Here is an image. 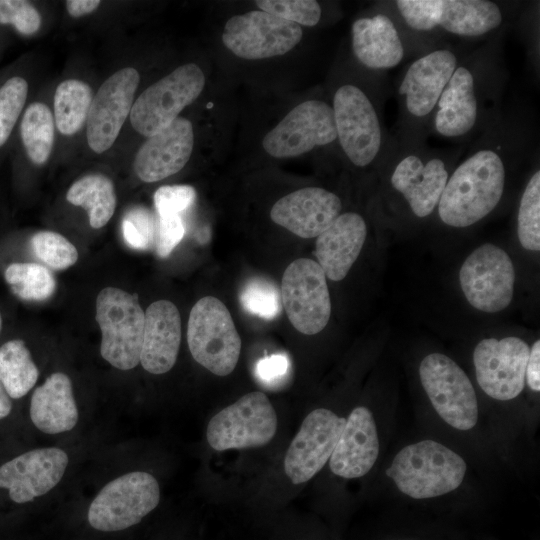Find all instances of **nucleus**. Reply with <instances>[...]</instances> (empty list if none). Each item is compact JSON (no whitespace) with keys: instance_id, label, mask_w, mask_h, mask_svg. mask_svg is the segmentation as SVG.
<instances>
[{"instance_id":"obj_14","label":"nucleus","mask_w":540,"mask_h":540,"mask_svg":"<svg viewBox=\"0 0 540 540\" xmlns=\"http://www.w3.org/2000/svg\"><path fill=\"white\" fill-rule=\"evenodd\" d=\"M205 83V75L195 63L177 67L134 101L129 115L133 128L147 138L166 128L199 97Z\"/></svg>"},{"instance_id":"obj_8","label":"nucleus","mask_w":540,"mask_h":540,"mask_svg":"<svg viewBox=\"0 0 540 540\" xmlns=\"http://www.w3.org/2000/svg\"><path fill=\"white\" fill-rule=\"evenodd\" d=\"M160 499V484L151 472L125 466L95 489L86 507V520L95 531L121 532L139 524Z\"/></svg>"},{"instance_id":"obj_42","label":"nucleus","mask_w":540,"mask_h":540,"mask_svg":"<svg viewBox=\"0 0 540 540\" xmlns=\"http://www.w3.org/2000/svg\"><path fill=\"white\" fill-rule=\"evenodd\" d=\"M185 234V227L180 215L159 216L156 236L158 256L168 257L180 243Z\"/></svg>"},{"instance_id":"obj_31","label":"nucleus","mask_w":540,"mask_h":540,"mask_svg":"<svg viewBox=\"0 0 540 540\" xmlns=\"http://www.w3.org/2000/svg\"><path fill=\"white\" fill-rule=\"evenodd\" d=\"M93 99L91 87L81 80L61 82L54 94V121L63 135L77 133L87 121Z\"/></svg>"},{"instance_id":"obj_5","label":"nucleus","mask_w":540,"mask_h":540,"mask_svg":"<svg viewBox=\"0 0 540 540\" xmlns=\"http://www.w3.org/2000/svg\"><path fill=\"white\" fill-rule=\"evenodd\" d=\"M86 443L26 446L0 457V507L22 508L57 496L87 455Z\"/></svg>"},{"instance_id":"obj_41","label":"nucleus","mask_w":540,"mask_h":540,"mask_svg":"<svg viewBox=\"0 0 540 540\" xmlns=\"http://www.w3.org/2000/svg\"><path fill=\"white\" fill-rule=\"evenodd\" d=\"M196 198V191L190 185H166L154 193V205L159 216L180 215L189 208Z\"/></svg>"},{"instance_id":"obj_13","label":"nucleus","mask_w":540,"mask_h":540,"mask_svg":"<svg viewBox=\"0 0 540 540\" xmlns=\"http://www.w3.org/2000/svg\"><path fill=\"white\" fill-rule=\"evenodd\" d=\"M351 49L361 69L379 75L422 54L383 1L354 20Z\"/></svg>"},{"instance_id":"obj_21","label":"nucleus","mask_w":540,"mask_h":540,"mask_svg":"<svg viewBox=\"0 0 540 540\" xmlns=\"http://www.w3.org/2000/svg\"><path fill=\"white\" fill-rule=\"evenodd\" d=\"M528 344L519 337L481 340L473 351L476 380L486 395L498 401L518 397L525 386Z\"/></svg>"},{"instance_id":"obj_4","label":"nucleus","mask_w":540,"mask_h":540,"mask_svg":"<svg viewBox=\"0 0 540 540\" xmlns=\"http://www.w3.org/2000/svg\"><path fill=\"white\" fill-rule=\"evenodd\" d=\"M384 75L365 72L360 80L340 82L332 94L337 143L347 161L357 169L377 171L396 144L385 124Z\"/></svg>"},{"instance_id":"obj_27","label":"nucleus","mask_w":540,"mask_h":540,"mask_svg":"<svg viewBox=\"0 0 540 540\" xmlns=\"http://www.w3.org/2000/svg\"><path fill=\"white\" fill-rule=\"evenodd\" d=\"M181 344V318L169 300H158L145 311L140 365L153 375L170 371Z\"/></svg>"},{"instance_id":"obj_20","label":"nucleus","mask_w":540,"mask_h":540,"mask_svg":"<svg viewBox=\"0 0 540 540\" xmlns=\"http://www.w3.org/2000/svg\"><path fill=\"white\" fill-rule=\"evenodd\" d=\"M302 37L301 26L261 10L232 16L225 23L222 32L225 47L246 60L284 55L292 50Z\"/></svg>"},{"instance_id":"obj_33","label":"nucleus","mask_w":540,"mask_h":540,"mask_svg":"<svg viewBox=\"0 0 540 540\" xmlns=\"http://www.w3.org/2000/svg\"><path fill=\"white\" fill-rule=\"evenodd\" d=\"M517 235L523 248L540 250V169L538 162L526 181L517 211Z\"/></svg>"},{"instance_id":"obj_44","label":"nucleus","mask_w":540,"mask_h":540,"mask_svg":"<svg viewBox=\"0 0 540 540\" xmlns=\"http://www.w3.org/2000/svg\"><path fill=\"white\" fill-rule=\"evenodd\" d=\"M525 383L533 392L540 391V341L536 340L529 349Z\"/></svg>"},{"instance_id":"obj_12","label":"nucleus","mask_w":540,"mask_h":540,"mask_svg":"<svg viewBox=\"0 0 540 540\" xmlns=\"http://www.w3.org/2000/svg\"><path fill=\"white\" fill-rule=\"evenodd\" d=\"M187 343L194 360L217 376L229 375L238 363L241 339L229 310L216 297H203L192 307Z\"/></svg>"},{"instance_id":"obj_23","label":"nucleus","mask_w":540,"mask_h":540,"mask_svg":"<svg viewBox=\"0 0 540 540\" xmlns=\"http://www.w3.org/2000/svg\"><path fill=\"white\" fill-rule=\"evenodd\" d=\"M139 82L140 75L135 68H122L108 77L93 97L86 136L95 153L101 154L114 144L130 115Z\"/></svg>"},{"instance_id":"obj_29","label":"nucleus","mask_w":540,"mask_h":540,"mask_svg":"<svg viewBox=\"0 0 540 540\" xmlns=\"http://www.w3.org/2000/svg\"><path fill=\"white\" fill-rule=\"evenodd\" d=\"M39 378V367L24 340L11 339L0 345V380L15 403L23 407L21 402L30 395Z\"/></svg>"},{"instance_id":"obj_45","label":"nucleus","mask_w":540,"mask_h":540,"mask_svg":"<svg viewBox=\"0 0 540 540\" xmlns=\"http://www.w3.org/2000/svg\"><path fill=\"white\" fill-rule=\"evenodd\" d=\"M99 5V0H69L66 9L71 16L81 17L92 13Z\"/></svg>"},{"instance_id":"obj_38","label":"nucleus","mask_w":540,"mask_h":540,"mask_svg":"<svg viewBox=\"0 0 540 540\" xmlns=\"http://www.w3.org/2000/svg\"><path fill=\"white\" fill-rule=\"evenodd\" d=\"M255 4L261 11L306 27L318 25L323 12L315 0H258Z\"/></svg>"},{"instance_id":"obj_18","label":"nucleus","mask_w":540,"mask_h":540,"mask_svg":"<svg viewBox=\"0 0 540 540\" xmlns=\"http://www.w3.org/2000/svg\"><path fill=\"white\" fill-rule=\"evenodd\" d=\"M280 292L282 306L297 331L314 335L326 327L331 300L326 275L316 261L299 258L291 262L283 273Z\"/></svg>"},{"instance_id":"obj_28","label":"nucleus","mask_w":540,"mask_h":540,"mask_svg":"<svg viewBox=\"0 0 540 540\" xmlns=\"http://www.w3.org/2000/svg\"><path fill=\"white\" fill-rule=\"evenodd\" d=\"M367 237V224L357 212L341 213L316 239L315 256L332 281L346 277Z\"/></svg>"},{"instance_id":"obj_2","label":"nucleus","mask_w":540,"mask_h":540,"mask_svg":"<svg viewBox=\"0 0 540 540\" xmlns=\"http://www.w3.org/2000/svg\"><path fill=\"white\" fill-rule=\"evenodd\" d=\"M504 36L501 31L464 55L440 97L429 136L469 145L500 118L507 81Z\"/></svg>"},{"instance_id":"obj_22","label":"nucleus","mask_w":540,"mask_h":540,"mask_svg":"<svg viewBox=\"0 0 540 540\" xmlns=\"http://www.w3.org/2000/svg\"><path fill=\"white\" fill-rule=\"evenodd\" d=\"M346 418L327 408H317L303 420L284 459V470L293 484L312 479L329 461Z\"/></svg>"},{"instance_id":"obj_24","label":"nucleus","mask_w":540,"mask_h":540,"mask_svg":"<svg viewBox=\"0 0 540 540\" xmlns=\"http://www.w3.org/2000/svg\"><path fill=\"white\" fill-rule=\"evenodd\" d=\"M342 200L322 187L293 191L272 206V221L301 238L318 237L342 213Z\"/></svg>"},{"instance_id":"obj_10","label":"nucleus","mask_w":540,"mask_h":540,"mask_svg":"<svg viewBox=\"0 0 540 540\" xmlns=\"http://www.w3.org/2000/svg\"><path fill=\"white\" fill-rule=\"evenodd\" d=\"M88 418L71 377L63 371H54L37 384L25 406L30 437L40 436L53 444L82 440L79 437Z\"/></svg>"},{"instance_id":"obj_16","label":"nucleus","mask_w":540,"mask_h":540,"mask_svg":"<svg viewBox=\"0 0 540 540\" xmlns=\"http://www.w3.org/2000/svg\"><path fill=\"white\" fill-rule=\"evenodd\" d=\"M277 425L268 397L253 391L214 415L207 425L206 438L216 451L257 448L273 439Z\"/></svg>"},{"instance_id":"obj_32","label":"nucleus","mask_w":540,"mask_h":540,"mask_svg":"<svg viewBox=\"0 0 540 540\" xmlns=\"http://www.w3.org/2000/svg\"><path fill=\"white\" fill-rule=\"evenodd\" d=\"M54 126V116L46 104L33 102L26 108L20 123V135L28 158L36 165H43L50 157Z\"/></svg>"},{"instance_id":"obj_34","label":"nucleus","mask_w":540,"mask_h":540,"mask_svg":"<svg viewBox=\"0 0 540 540\" xmlns=\"http://www.w3.org/2000/svg\"><path fill=\"white\" fill-rule=\"evenodd\" d=\"M4 277L13 292L25 300H46L53 295L56 288L51 272L38 263H12L6 268Z\"/></svg>"},{"instance_id":"obj_39","label":"nucleus","mask_w":540,"mask_h":540,"mask_svg":"<svg viewBox=\"0 0 540 540\" xmlns=\"http://www.w3.org/2000/svg\"><path fill=\"white\" fill-rule=\"evenodd\" d=\"M0 24L13 25L20 34L32 35L41 26V16L28 1L0 0Z\"/></svg>"},{"instance_id":"obj_17","label":"nucleus","mask_w":540,"mask_h":540,"mask_svg":"<svg viewBox=\"0 0 540 540\" xmlns=\"http://www.w3.org/2000/svg\"><path fill=\"white\" fill-rule=\"evenodd\" d=\"M334 143L337 132L333 109L323 99L299 103L262 139L263 149L274 158L297 157Z\"/></svg>"},{"instance_id":"obj_26","label":"nucleus","mask_w":540,"mask_h":540,"mask_svg":"<svg viewBox=\"0 0 540 540\" xmlns=\"http://www.w3.org/2000/svg\"><path fill=\"white\" fill-rule=\"evenodd\" d=\"M376 421L365 406L355 407L348 417L329 459L331 472L344 479L365 476L379 456Z\"/></svg>"},{"instance_id":"obj_11","label":"nucleus","mask_w":540,"mask_h":540,"mask_svg":"<svg viewBox=\"0 0 540 540\" xmlns=\"http://www.w3.org/2000/svg\"><path fill=\"white\" fill-rule=\"evenodd\" d=\"M144 320L145 312L135 295L116 287H106L98 293L100 355L113 368L129 371L140 364Z\"/></svg>"},{"instance_id":"obj_43","label":"nucleus","mask_w":540,"mask_h":540,"mask_svg":"<svg viewBox=\"0 0 540 540\" xmlns=\"http://www.w3.org/2000/svg\"><path fill=\"white\" fill-rule=\"evenodd\" d=\"M289 361L287 356L273 354L258 361L256 375L264 382H275L287 373Z\"/></svg>"},{"instance_id":"obj_40","label":"nucleus","mask_w":540,"mask_h":540,"mask_svg":"<svg viewBox=\"0 0 540 540\" xmlns=\"http://www.w3.org/2000/svg\"><path fill=\"white\" fill-rule=\"evenodd\" d=\"M123 236L134 249H148L154 240L155 230L150 213L135 209L127 214L122 223Z\"/></svg>"},{"instance_id":"obj_19","label":"nucleus","mask_w":540,"mask_h":540,"mask_svg":"<svg viewBox=\"0 0 540 540\" xmlns=\"http://www.w3.org/2000/svg\"><path fill=\"white\" fill-rule=\"evenodd\" d=\"M459 281L470 305L483 312L496 313L507 308L512 301L514 266L502 248L486 243L465 259Z\"/></svg>"},{"instance_id":"obj_36","label":"nucleus","mask_w":540,"mask_h":540,"mask_svg":"<svg viewBox=\"0 0 540 540\" xmlns=\"http://www.w3.org/2000/svg\"><path fill=\"white\" fill-rule=\"evenodd\" d=\"M28 83L20 76L7 79L0 87V147L9 139L25 106Z\"/></svg>"},{"instance_id":"obj_6","label":"nucleus","mask_w":540,"mask_h":540,"mask_svg":"<svg viewBox=\"0 0 540 540\" xmlns=\"http://www.w3.org/2000/svg\"><path fill=\"white\" fill-rule=\"evenodd\" d=\"M467 147L432 148L427 142L396 140L378 171L408 213L426 219L436 211L449 175Z\"/></svg>"},{"instance_id":"obj_46","label":"nucleus","mask_w":540,"mask_h":540,"mask_svg":"<svg viewBox=\"0 0 540 540\" xmlns=\"http://www.w3.org/2000/svg\"><path fill=\"white\" fill-rule=\"evenodd\" d=\"M2 330V316H1V313H0V332Z\"/></svg>"},{"instance_id":"obj_1","label":"nucleus","mask_w":540,"mask_h":540,"mask_svg":"<svg viewBox=\"0 0 540 540\" xmlns=\"http://www.w3.org/2000/svg\"><path fill=\"white\" fill-rule=\"evenodd\" d=\"M536 134L526 103L504 106L500 118L468 145L451 171L436 209L439 221L467 228L494 212L512 173L536 153Z\"/></svg>"},{"instance_id":"obj_30","label":"nucleus","mask_w":540,"mask_h":540,"mask_svg":"<svg viewBox=\"0 0 540 540\" xmlns=\"http://www.w3.org/2000/svg\"><path fill=\"white\" fill-rule=\"evenodd\" d=\"M66 199L88 212L90 226L99 229L112 218L117 198L112 180L102 174H88L75 181Z\"/></svg>"},{"instance_id":"obj_3","label":"nucleus","mask_w":540,"mask_h":540,"mask_svg":"<svg viewBox=\"0 0 540 540\" xmlns=\"http://www.w3.org/2000/svg\"><path fill=\"white\" fill-rule=\"evenodd\" d=\"M421 53L455 37L485 41L506 28L522 3L492 0L383 1Z\"/></svg>"},{"instance_id":"obj_15","label":"nucleus","mask_w":540,"mask_h":540,"mask_svg":"<svg viewBox=\"0 0 540 540\" xmlns=\"http://www.w3.org/2000/svg\"><path fill=\"white\" fill-rule=\"evenodd\" d=\"M422 387L440 418L459 431L475 427L479 406L474 387L463 369L442 353L426 355L419 366Z\"/></svg>"},{"instance_id":"obj_37","label":"nucleus","mask_w":540,"mask_h":540,"mask_svg":"<svg viewBox=\"0 0 540 540\" xmlns=\"http://www.w3.org/2000/svg\"><path fill=\"white\" fill-rule=\"evenodd\" d=\"M36 256L55 270H64L78 260L76 247L63 235L53 231H40L31 239Z\"/></svg>"},{"instance_id":"obj_35","label":"nucleus","mask_w":540,"mask_h":540,"mask_svg":"<svg viewBox=\"0 0 540 540\" xmlns=\"http://www.w3.org/2000/svg\"><path fill=\"white\" fill-rule=\"evenodd\" d=\"M240 302L247 312L267 320L276 318L283 307L279 288L264 278L249 280L241 291Z\"/></svg>"},{"instance_id":"obj_9","label":"nucleus","mask_w":540,"mask_h":540,"mask_svg":"<svg viewBox=\"0 0 540 540\" xmlns=\"http://www.w3.org/2000/svg\"><path fill=\"white\" fill-rule=\"evenodd\" d=\"M466 471L461 455L438 441L424 439L400 449L386 474L403 495L429 499L458 489Z\"/></svg>"},{"instance_id":"obj_25","label":"nucleus","mask_w":540,"mask_h":540,"mask_svg":"<svg viewBox=\"0 0 540 540\" xmlns=\"http://www.w3.org/2000/svg\"><path fill=\"white\" fill-rule=\"evenodd\" d=\"M193 146L192 123L178 117L141 145L133 162L134 171L143 182L161 181L182 170L190 159Z\"/></svg>"},{"instance_id":"obj_7","label":"nucleus","mask_w":540,"mask_h":540,"mask_svg":"<svg viewBox=\"0 0 540 540\" xmlns=\"http://www.w3.org/2000/svg\"><path fill=\"white\" fill-rule=\"evenodd\" d=\"M467 52L461 45L442 41L406 65L395 92L398 117L393 136L398 142H427L440 97Z\"/></svg>"}]
</instances>
